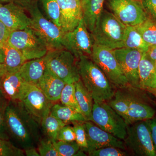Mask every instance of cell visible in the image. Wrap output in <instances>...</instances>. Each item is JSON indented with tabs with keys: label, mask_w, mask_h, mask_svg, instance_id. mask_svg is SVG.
<instances>
[{
	"label": "cell",
	"mask_w": 156,
	"mask_h": 156,
	"mask_svg": "<svg viewBox=\"0 0 156 156\" xmlns=\"http://www.w3.org/2000/svg\"><path fill=\"white\" fill-rule=\"evenodd\" d=\"M6 130L23 150L36 147L41 139V125L34 119L20 101H10L5 115Z\"/></svg>",
	"instance_id": "cell-1"
},
{
	"label": "cell",
	"mask_w": 156,
	"mask_h": 156,
	"mask_svg": "<svg viewBox=\"0 0 156 156\" xmlns=\"http://www.w3.org/2000/svg\"><path fill=\"white\" fill-rule=\"evenodd\" d=\"M77 66L80 80L94 101H106L113 97L115 92L113 85L89 56L78 58Z\"/></svg>",
	"instance_id": "cell-2"
},
{
	"label": "cell",
	"mask_w": 156,
	"mask_h": 156,
	"mask_svg": "<svg viewBox=\"0 0 156 156\" xmlns=\"http://www.w3.org/2000/svg\"><path fill=\"white\" fill-rule=\"evenodd\" d=\"M108 104L121 116L127 125L154 118L155 111L131 91L119 89Z\"/></svg>",
	"instance_id": "cell-3"
},
{
	"label": "cell",
	"mask_w": 156,
	"mask_h": 156,
	"mask_svg": "<svg viewBox=\"0 0 156 156\" xmlns=\"http://www.w3.org/2000/svg\"><path fill=\"white\" fill-rule=\"evenodd\" d=\"M126 27L112 12L103 10L91 33L93 42L112 50L123 48Z\"/></svg>",
	"instance_id": "cell-4"
},
{
	"label": "cell",
	"mask_w": 156,
	"mask_h": 156,
	"mask_svg": "<svg viewBox=\"0 0 156 156\" xmlns=\"http://www.w3.org/2000/svg\"><path fill=\"white\" fill-rule=\"evenodd\" d=\"M7 43L20 51L26 61L41 58L49 51L44 41L30 27L11 32Z\"/></svg>",
	"instance_id": "cell-5"
},
{
	"label": "cell",
	"mask_w": 156,
	"mask_h": 156,
	"mask_svg": "<svg viewBox=\"0 0 156 156\" xmlns=\"http://www.w3.org/2000/svg\"><path fill=\"white\" fill-rule=\"evenodd\" d=\"M90 121L119 139L124 140L126 138L128 125L105 101H94Z\"/></svg>",
	"instance_id": "cell-6"
},
{
	"label": "cell",
	"mask_w": 156,
	"mask_h": 156,
	"mask_svg": "<svg viewBox=\"0 0 156 156\" xmlns=\"http://www.w3.org/2000/svg\"><path fill=\"white\" fill-rule=\"evenodd\" d=\"M27 11L31 20L30 27L44 41L48 50L64 49L61 44L64 33L60 27L44 16L38 7L36 1L33 0Z\"/></svg>",
	"instance_id": "cell-7"
},
{
	"label": "cell",
	"mask_w": 156,
	"mask_h": 156,
	"mask_svg": "<svg viewBox=\"0 0 156 156\" xmlns=\"http://www.w3.org/2000/svg\"><path fill=\"white\" fill-rule=\"evenodd\" d=\"M90 57L103 71L113 86L121 89L129 85L114 50L94 43Z\"/></svg>",
	"instance_id": "cell-8"
},
{
	"label": "cell",
	"mask_w": 156,
	"mask_h": 156,
	"mask_svg": "<svg viewBox=\"0 0 156 156\" xmlns=\"http://www.w3.org/2000/svg\"><path fill=\"white\" fill-rule=\"evenodd\" d=\"M124 140L126 147L136 155L156 156L148 120L128 125L127 135Z\"/></svg>",
	"instance_id": "cell-9"
},
{
	"label": "cell",
	"mask_w": 156,
	"mask_h": 156,
	"mask_svg": "<svg viewBox=\"0 0 156 156\" xmlns=\"http://www.w3.org/2000/svg\"><path fill=\"white\" fill-rule=\"evenodd\" d=\"M61 44L64 49L71 52L78 59L82 56L90 57L94 42L91 34L82 19L75 29L63 34Z\"/></svg>",
	"instance_id": "cell-10"
},
{
	"label": "cell",
	"mask_w": 156,
	"mask_h": 156,
	"mask_svg": "<svg viewBox=\"0 0 156 156\" xmlns=\"http://www.w3.org/2000/svg\"><path fill=\"white\" fill-rule=\"evenodd\" d=\"M108 7L126 26L140 25L149 17L140 0H109Z\"/></svg>",
	"instance_id": "cell-11"
},
{
	"label": "cell",
	"mask_w": 156,
	"mask_h": 156,
	"mask_svg": "<svg viewBox=\"0 0 156 156\" xmlns=\"http://www.w3.org/2000/svg\"><path fill=\"white\" fill-rule=\"evenodd\" d=\"M47 67L66 84L75 83L80 80L77 59L66 49L56 50L48 62Z\"/></svg>",
	"instance_id": "cell-12"
},
{
	"label": "cell",
	"mask_w": 156,
	"mask_h": 156,
	"mask_svg": "<svg viewBox=\"0 0 156 156\" xmlns=\"http://www.w3.org/2000/svg\"><path fill=\"white\" fill-rule=\"evenodd\" d=\"M20 101L40 125L44 118L50 112L53 104L48 100L38 87L30 84H28Z\"/></svg>",
	"instance_id": "cell-13"
},
{
	"label": "cell",
	"mask_w": 156,
	"mask_h": 156,
	"mask_svg": "<svg viewBox=\"0 0 156 156\" xmlns=\"http://www.w3.org/2000/svg\"><path fill=\"white\" fill-rule=\"evenodd\" d=\"M114 51L129 86L140 89L138 69L144 52L136 49L125 48L115 49Z\"/></svg>",
	"instance_id": "cell-14"
},
{
	"label": "cell",
	"mask_w": 156,
	"mask_h": 156,
	"mask_svg": "<svg viewBox=\"0 0 156 156\" xmlns=\"http://www.w3.org/2000/svg\"><path fill=\"white\" fill-rule=\"evenodd\" d=\"M88 141L87 152L107 147H115L126 149V145L122 140L99 128L92 121L83 122Z\"/></svg>",
	"instance_id": "cell-15"
},
{
	"label": "cell",
	"mask_w": 156,
	"mask_h": 156,
	"mask_svg": "<svg viewBox=\"0 0 156 156\" xmlns=\"http://www.w3.org/2000/svg\"><path fill=\"white\" fill-rule=\"evenodd\" d=\"M26 10L14 3H0V21L10 31L23 30L30 27L31 20Z\"/></svg>",
	"instance_id": "cell-16"
},
{
	"label": "cell",
	"mask_w": 156,
	"mask_h": 156,
	"mask_svg": "<svg viewBox=\"0 0 156 156\" xmlns=\"http://www.w3.org/2000/svg\"><path fill=\"white\" fill-rule=\"evenodd\" d=\"M60 9V28L63 33L71 31L83 19L81 0H57Z\"/></svg>",
	"instance_id": "cell-17"
},
{
	"label": "cell",
	"mask_w": 156,
	"mask_h": 156,
	"mask_svg": "<svg viewBox=\"0 0 156 156\" xmlns=\"http://www.w3.org/2000/svg\"><path fill=\"white\" fill-rule=\"evenodd\" d=\"M56 50H49L41 58L26 61L18 71L21 77L28 83L37 86L47 69L48 62Z\"/></svg>",
	"instance_id": "cell-18"
},
{
	"label": "cell",
	"mask_w": 156,
	"mask_h": 156,
	"mask_svg": "<svg viewBox=\"0 0 156 156\" xmlns=\"http://www.w3.org/2000/svg\"><path fill=\"white\" fill-rule=\"evenodd\" d=\"M28 84L18 72L2 76L0 89L9 101H21Z\"/></svg>",
	"instance_id": "cell-19"
},
{
	"label": "cell",
	"mask_w": 156,
	"mask_h": 156,
	"mask_svg": "<svg viewBox=\"0 0 156 156\" xmlns=\"http://www.w3.org/2000/svg\"><path fill=\"white\" fill-rule=\"evenodd\" d=\"M66 84L47 67L37 87L42 90L48 100L54 103L60 99Z\"/></svg>",
	"instance_id": "cell-20"
},
{
	"label": "cell",
	"mask_w": 156,
	"mask_h": 156,
	"mask_svg": "<svg viewBox=\"0 0 156 156\" xmlns=\"http://www.w3.org/2000/svg\"><path fill=\"white\" fill-rule=\"evenodd\" d=\"M3 49L5 50V60L3 64H0L1 76L18 72L23 64L27 61L20 51L6 43Z\"/></svg>",
	"instance_id": "cell-21"
},
{
	"label": "cell",
	"mask_w": 156,
	"mask_h": 156,
	"mask_svg": "<svg viewBox=\"0 0 156 156\" xmlns=\"http://www.w3.org/2000/svg\"><path fill=\"white\" fill-rule=\"evenodd\" d=\"M105 0H83V20L90 33L95 29L98 18L103 11Z\"/></svg>",
	"instance_id": "cell-22"
},
{
	"label": "cell",
	"mask_w": 156,
	"mask_h": 156,
	"mask_svg": "<svg viewBox=\"0 0 156 156\" xmlns=\"http://www.w3.org/2000/svg\"><path fill=\"white\" fill-rule=\"evenodd\" d=\"M140 89L148 90L156 89V72L154 65L143 54L138 69Z\"/></svg>",
	"instance_id": "cell-23"
},
{
	"label": "cell",
	"mask_w": 156,
	"mask_h": 156,
	"mask_svg": "<svg viewBox=\"0 0 156 156\" xmlns=\"http://www.w3.org/2000/svg\"><path fill=\"white\" fill-rule=\"evenodd\" d=\"M76 99L81 112L87 121H91L94 101L81 80L74 83Z\"/></svg>",
	"instance_id": "cell-24"
},
{
	"label": "cell",
	"mask_w": 156,
	"mask_h": 156,
	"mask_svg": "<svg viewBox=\"0 0 156 156\" xmlns=\"http://www.w3.org/2000/svg\"><path fill=\"white\" fill-rule=\"evenodd\" d=\"M50 114L64 123L83 122L87 120L82 113L70 107L56 103L50 109Z\"/></svg>",
	"instance_id": "cell-25"
},
{
	"label": "cell",
	"mask_w": 156,
	"mask_h": 156,
	"mask_svg": "<svg viewBox=\"0 0 156 156\" xmlns=\"http://www.w3.org/2000/svg\"><path fill=\"white\" fill-rule=\"evenodd\" d=\"M149 46L144 41L136 26H127L123 39V48L136 49L146 53Z\"/></svg>",
	"instance_id": "cell-26"
},
{
	"label": "cell",
	"mask_w": 156,
	"mask_h": 156,
	"mask_svg": "<svg viewBox=\"0 0 156 156\" xmlns=\"http://www.w3.org/2000/svg\"><path fill=\"white\" fill-rule=\"evenodd\" d=\"M66 124L53 116L50 112L42 121L41 127L46 138L52 141H56L57 140L59 131Z\"/></svg>",
	"instance_id": "cell-27"
},
{
	"label": "cell",
	"mask_w": 156,
	"mask_h": 156,
	"mask_svg": "<svg viewBox=\"0 0 156 156\" xmlns=\"http://www.w3.org/2000/svg\"><path fill=\"white\" fill-rule=\"evenodd\" d=\"M136 27L149 46L156 45V21L149 17L144 22Z\"/></svg>",
	"instance_id": "cell-28"
},
{
	"label": "cell",
	"mask_w": 156,
	"mask_h": 156,
	"mask_svg": "<svg viewBox=\"0 0 156 156\" xmlns=\"http://www.w3.org/2000/svg\"><path fill=\"white\" fill-rule=\"evenodd\" d=\"M48 19L60 27V9L57 0H40Z\"/></svg>",
	"instance_id": "cell-29"
},
{
	"label": "cell",
	"mask_w": 156,
	"mask_h": 156,
	"mask_svg": "<svg viewBox=\"0 0 156 156\" xmlns=\"http://www.w3.org/2000/svg\"><path fill=\"white\" fill-rule=\"evenodd\" d=\"M59 100L63 105L70 107L81 113L76 99L74 83L66 84L62 92Z\"/></svg>",
	"instance_id": "cell-30"
},
{
	"label": "cell",
	"mask_w": 156,
	"mask_h": 156,
	"mask_svg": "<svg viewBox=\"0 0 156 156\" xmlns=\"http://www.w3.org/2000/svg\"><path fill=\"white\" fill-rule=\"evenodd\" d=\"M53 144L59 156H76L80 148L76 141L72 142L56 140L53 141Z\"/></svg>",
	"instance_id": "cell-31"
},
{
	"label": "cell",
	"mask_w": 156,
	"mask_h": 156,
	"mask_svg": "<svg viewBox=\"0 0 156 156\" xmlns=\"http://www.w3.org/2000/svg\"><path fill=\"white\" fill-rule=\"evenodd\" d=\"M24 150L0 136V156H25Z\"/></svg>",
	"instance_id": "cell-32"
},
{
	"label": "cell",
	"mask_w": 156,
	"mask_h": 156,
	"mask_svg": "<svg viewBox=\"0 0 156 156\" xmlns=\"http://www.w3.org/2000/svg\"><path fill=\"white\" fill-rule=\"evenodd\" d=\"M9 101L0 89V136L8 140L9 136L6 130L5 115Z\"/></svg>",
	"instance_id": "cell-33"
},
{
	"label": "cell",
	"mask_w": 156,
	"mask_h": 156,
	"mask_svg": "<svg viewBox=\"0 0 156 156\" xmlns=\"http://www.w3.org/2000/svg\"><path fill=\"white\" fill-rule=\"evenodd\" d=\"M83 122H73V128L75 133L76 142L81 149L87 152L88 148V141Z\"/></svg>",
	"instance_id": "cell-34"
},
{
	"label": "cell",
	"mask_w": 156,
	"mask_h": 156,
	"mask_svg": "<svg viewBox=\"0 0 156 156\" xmlns=\"http://www.w3.org/2000/svg\"><path fill=\"white\" fill-rule=\"evenodd\" d=\"M37 147L40 156H59L53 141L48 138H41Z\"/></svg>",
	"instance_id": "cell-35"
},
{
	"label": "cell",
	"mask_w": 156,
	"mask_h": 156,
	"mask_svg": "<svg viewBox=\"0 0 156 156\" xmlns=\"http://www.w3.org/2000/svg\"><path fill=\"white\" fill-rule=\"evenodd\" d=\"M91 156H126L129 155L125 150L115 147L101 148L88 153Z\"/></svg>",
	"instance_id": "cell-36"
},
{
	"label": "cell",
	"mask_w": 156,
	"mask_h": 156,
	"mask_svg": "<svg viewBox=\"0 0 156 156\" xmlns=\"http://www.w3.org/2000/svg\"><path fill=\"white\" fill-rule=\"evenodd\" d=\"M57 140L66 142L76 141L75 133L73 127L67 124L63 126L58 133Z\"/></svg>",
	"instance_id": "cell-37"
},
{
	"label": "cell",
	"mask_w": 156,
	"mask_h": 156,
	"mask_svg": "<svg viewBox=\"0 0 156 156\" xmlns=\"http://www.w3.org/2000/svg\"><path fill=\"white\" fill-rule=\"evenodd\" d=\"M149 17L156 21V0H140Z\"/></svg>",
	"instance_id": "cell-38"
},
{
	"label": "cell",
	"mask_w": 156,
	"mask_h": 156,
	"mask_svg": "<svg viewBox=\"0 0 156 156\" xmlns=\"http://www.w3.org/2000/svg\"><path fill=\"white\" fill-rule=\"evenodd\" d=\"M11 31L0 21V47L3 48L8 41Z\"/></svg>",
	"instance_id": "cell-39"
},
{
	"label": "cell",
	"mask_w": 156,
	"mask_h": 156,
	"mask_svg": "<svg viewBox=\"0 0 156 156\" xmlns=\"http://www.w3.org/2000/svg\"><path fill=\"white\" fill-rule=\"evenodd\" d=\"M33 0H0V3L2 4L6 3H14L20 7H22L27 11L30 7Z\"/></svg>",
	"instance_id": "cell-40"
},
{
	"label": "cell",
	"mask_w": 156,
	"mask_h": 156,
	"mask_svg": "<svg viewBox=\"0 0 156 156\" xmlns=\"http://www.w3.org/2000/svg\"><path fill=\"white\" fill-rule=\"evenodd\" d=\"M148 120L150 127L152 139L156 153V119L153 118Z\"/></svg>",
	"instance_id": "cell-41"
},
{
	"label": "cell",
	"mask_w": 156,
	"mask_h": 156,
	"mask_svg": "<svg viewBox=\"0 0 156 156\" xmlns=\"http://www.w3.org/2000/svg\"><path fill=\"white\" fill-rule=\"evenodd\" d=\"M145 54L147 58L153 63L156 62V45L149 46Z\"/></svg>",
	"instance_id": "cell-42"
},
{
	"label": "cell",
	"mask_w": 156,
	"mask_h": 156,
	"mask_svg": "<svg viewBox=\"0 0 156 156\" xmlns=\"http://www.w3.org/2000/svg\"><path fill=\"white\" fill-rule=\"evenodd\" d=\"M24 154L27 156H40L36 147H31L24 150Z\"/></svg>",
	"instance_id": "cell-43"
},
{
	"label": "cell",
	"mask_w": 156,
	"mask_h": 156,
	"mask_svg": "<svg viewBox=\"0 0 156 156\" xmlns=\"http://www.w3.org/2000/svg\"><path fill=\"white\" fill-rule=\"evenodd\" d=\"M5 50L3 48L0 47V64H3L5 62Z\"/></svg>",
	"instance_id": "cell-44"
},
{
	"label": "cell",
	"mask_w": 156,
	"mask_h": 156,
	"mask_svg": "<svg viewBox=\"0 0 156 156\" xmlns=\"http://www.w3.org/2000/svg\"><path fill=\"white\" fill-rule=\"evenodd\" d=\"M148 91L151 92V93H152V94H154V95L155 96H156V89H150V90H148Z\"/></svg>",
	"instance_id": "cell-45"
},
{
	"label": "cell",
	"mask_w": 156,
	"mask_h": 156,
	"mask_svg": "<svg viewBox=\"0 0 156 156\" xmlns=\"http://www.w3.org/2000/svg\"><path fill=\"white\" fill-rule=\"evenodd\" d=\"M154 65L155 69V70L156 72V62L154 63Z\"/></svg>",
	"instance_id": "cell-46"
},
{
	"label": "cell",
	"mask_w": 156,
	"mask_h": 156,
	"mask_svg": "<svg viewBox=\"0 0 156 156\" xmlns=\"http://www.w3.org/2000/svg\"><path fill=\"white\" fill-rule=\"evenodd\" d=\"M1 80H2V77L0 76V83H1Z\"/></svg>",
	"instance_id": "cell-47"
},
{
	"label": "cell",
	"mask_w": 156,
	"mask_h": 156,
	"mask_svg": "<svg viewBox=\"0 0 156 156\" xmlns=\"http://www.w3.org/2000/svg\"><path fill=\"white\" fill-rule=\"evenodd\" d=\"M81 1H83V0H81Z\"/></svg>",
	"instance_id": "cell-48"
}]
</instances>
